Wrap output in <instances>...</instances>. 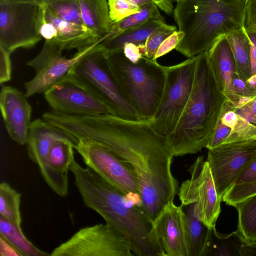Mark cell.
Here are the masks:
<instances>
[{
  "label": "cell",
  "mask_w": 256,
  "mask_h": 256,
  "mask_svg": "<svg viewBox=\"0 0 256 256\" xmlns=\"http://www.w3.org/2000/svg\"><path fill=\"white\" fill-rule=\"evenodd\" d=\"M78 0L84 25L99 38L100 42L112 25L107 0Z\"/></svg>",
  "instance_id": "cell-22"
},
{
  "label": "cell",
  "mask_w": 256,
  "mask_h": 256,
  "mask_svg": "<svg viewBox=\"0 0 256 256\" xmlns=\"http://www.w3.org/2000/svg\"><path fill=\"white\" fill-rule=\"evenodd\" d=\"M26 94L10 86H2L0 108L8 136L20 145L26 144L32 123V106Z\"/></svg>",
  "instance_id": "cell-14"
},
{
  "label": "cell",
  "mask_w": 256,
  "mask_h": 256,
  "mask_svg": "<svg viewBox=\"0 0 256 256\" xmlns=\"http://www.w3.org/2000/svg\"><path fill=\"white\" fill-rule=\"evenodd\" d=\"M184 36V33L180 30L174 31L167 37L158 48L154 58L156 60L176 49Z\"/></svg>",
  "instance_id": "cell-34"
},
{
  "label": "cell",
  "mask_w": 256,
  "mask_h": 256,
  "mask_svg": "<svg viewBox=\"0 0 256 256\" xmlns=\"http://www.w3.org/2000/svg\"><path fill=\"white\" fill-rule=\"evenodd\" d=\"M70 131L78 139L97 142L126 163L136 173L141 208L152 221L178 192L172 171L173 156L166 137L152 120H133L112 114L76 116Z\"/></svg>",
  "instance_id": "cell-1"
},
{
  "label": "cell",
  "mask_w": 256,
  "mask_h": 256,
  "mask_svg": "<svg viewBox=\"0 0 256 256\" xmlns=\"http://www.w3.org/2000/svg\"><path fill=\"white\" fill-rule=\"evenodd\" d=\"M10 54L0 48V83L6 82L9 81L11 78V61Z\"/></svg>",
  "instance_id": "cell-39"
},
{
  "label": "cell",
  "mask_w": 256,
  "mask_h": 256,
  "mask_svg": "<svg viewBox=\"0 0 256 256\" xmlns=\"http://www.w3.org/2000/svg\"><path fill=\"white\" fill-rule=\"evenodd\" d=\"M44 6L45 18L58 30V36L54 41L63 50L74 48L80 50L94 44L100 43L99 38L86 26L62 20Z\"/></svg>",
  "instance_id": "cell-19"
},
{
  "label": "cell",
  "mask_w": 256,
  "mask_h": 256,
  "mask_svg": "<svg viewBox=\"0 0 256 256\" xmlns=\"http://www.w3.org/2000/svg\"><path fill=\"white\" fill-rule=\"evenodd\" d=\"M150 19L164 20L156 4H144L140 6L139 12L132 14L118 22L112 23L109 32L102 38L100 42L127 30L138 26Z\"/></svg>",
  "instance_id": "cell-28"
},
{
  "label": "cell",
  "mask_w": 256,
  "mask_h": 256,
  "mask_svg": "<svg viewBox=\"0 0 256 256\" xmlns=\"http://www.w3.org/2000/svg\"><path fill=\"white\" fill-rule=\"evenodd\" d=\"M236 109L248 120L256 125V94L243 99Z\"/></svg>",
  "instance_id": "cell-36"
},
{
  "label": "cell",
  "mask_w": 256,
  "mask_h": 256,
  "mask_svg": "<svg viewBox=\"0 0 256 256\" xmlns=\"http://www.w3.org/2000/svg\"><path fill=\"white\" fill-rule=\"evenodd\" d=\"M108 2L112 23L118 22L140 10V6L131 0H108Z\"/></svg>",
  "instance_id": "cell-31"
},
{
  "label": "cell",
  "mask_w": 256,
  "mask_h": 256,
  "mask_svg": "<svg viewBox=\"0 0 256 256\" xmlns=\"http://www.w3.org/2000/svg\"><path fill=\"white\" fill-rule=\"evenodd\" d=\"M174 32L172 30H162L150 36L143 46L144 56L154 60L155 54L162 43Z\"/></svg>",
  "instance_id": "cell-33"
},
{
  "label": "cell",
  "mask_w": 256,
  "mask_h": 256,
  "mask_svg": "<svg viewBox=\"0 0 256 256\" xmlns=\"http://www.w3.org/2000/svg\"><path fill=\"white\" fill-rule=\"evenodd\" d=\"M240 256H256V242H248L242 239L240 248Z\"/></svg>",
  "instance_id": "cell-43"
},
{
  "label": "cell",
  "mask_w": 256,
  "mask_h": 256,
  "mask_svg": "<svg viewBox=\"0 0 256 256\" xmlns=\"http://www.w3.org/2000/svg\"><path fill=\"white\" fill-rule=\"evenodd\" d=\"M98 43L78 50L71 58H68L60 55L48 61L36 72L33 78L24 83L25 94L26 97L44 94L66 76L72 66Z\"/></svg>",
  "instance_id": "cell-17"
},
{
  "label": "cell",
  "mask_w": 256,
  "mask_h": 256,
  "mask_svg": "<svg viewBox=\"0 0 256 256\" xmlns=\"http://www.w3.org/2000/svg\"><path fill=\"white\" fill-rule=\"evenodd\" d=\"M244 2H245L247 0H242Z\"/></svg>",
  "instance_id": "cell-47"
},
{
  "label": "cell",
  "mask_w": 256,
  "mask_h": 256,
  "mask_svg": "<svg viewBox=\"0 0 256 256\" xmlns=\"http://www.w3.org/2000/svg\"><path fill=\"white\" fill-rule=\"evenodd\" d=\"M153 228L164 256H187L182 206L168 202L153 221Z\"/></svg>",
  "instance_id": "cell-16"
},
{
  "label": "cell",
  "mask_w": 256,
  "mask_h": 256,
  "mask_svg": "<svg viewBox=\"0 0 256 256\" xmlns=\"http://www.w3.org/2000/svg\"><path fill=\"white\" fill-rule=\"evenodd\" d=\"M174 26L168 25L164 20L150 19L144 23L127 30L122 32L100 43L108 52L123 49L127 43L144 44L152 34L165 30H176Z\"/></svg>",
  "instance_id": "cell-20"
},
{
  "label": "cell",
  "mask_w": 256,
  "mask_h": 256,
  "mask_svg": "<svg viewBox=\"0 0 256 256\" xmlns=\"http://www.w3.org/2000/svg\"><path fill=\"white\" fill-rule=\"evenodd\" d=\"M242 0H182L174 10L184 36L176 50L192 58L207 52L220 36L244 28Z\"/></svg>",
  "instance_id": "cell-4"
},
{
  "label": "cell",
  "mask_w": 256,
  "mask_h": 256,
  "mask_svg": "<svg viewBox=\"0 0 256 256\" xmlns=\"http://www.w3.org/2000/svg\"><path fill=\"white\" fill-rule=\"evenodd\" d=\"M256 182V156L239 172L234 185L248 184Z\"/></svg>",
  "instance_id": "cell-35"
},
{
  "label": "cell",
  "mask_w": 256,
  "mask_h": 256,
  "mask_svg": "<svg viewBox=\"0 0 256 256\" xmlns=\"http://www.w3.org/2000/svg\"><path fill=\"white\" fill-rule=\"evenodd\" d=\"M106 62L124 100L141 119L152 120L162 94L166 66L144 56L132 62L125 56L123 49L108 52Z\"/></svg>",
  "instance_id": "cell-5"
},
{
  "label": "cell",
  "mask_w": 256,
  "mask_h": 256,
  "mask_svg": "<svg viewBox=\"0 0 256 256\" xmlns=\"http://www.w3.org/2000/svg\"><path fill=\"white\" fill-rule=\"evenodd\" d=\"M256 156V139L225 144L208 150L206 161L222 201L239 172Z\"/></svg>",
  "instance_id": "cell-13"
},
{
  "label": "cell",
  "mask_w": 256,
  "mask_h": 256,
  "mask_svg": "<svg viewBox=\"0 0 256 256\" xmlns=\"http://www.w3.org/2000/svg\"><path fill=\"white\" fill-rule=\"evenodd\" d=\"M196 56L166 66L162 94L152 120L156 130L166 137L175 128L190 94L195 75Z\"/></svg>",
  "instance_id": "cell-8"
},
{
  "label": "cell",
  "mask_w": 256,
  "mask_h": 256,
  "mask_svg": "<svg viewBox=\"0 0 256 256\" xmlns=\"http://www.w3.org/2000/svg\"><path fill=\"white\" fill-rule=\"evenodd\" d=\"M44 94L52 111L58 113L74 116L112 114L70 70Z\"/></svg>",
  "instance_id": "cell-12"
},
{
  "label": "cell",
  "mask_w": 256,
  "mask_h": 256,
  "mask_svg": "<svg viewBox=\"0 0 256 256\" xmlns=\"http://www.w3.org/2000/svg\"><path fill=\"white\" fill-rule=\"evenodd\" d=\"M39 33L46 40H56L58 36V32L56 26L45 18L44 6L40 21Z\"/></svg>",
  "instance_id": "cell-38"
},
{
  "label": "cell",
  "mask_w": 256,
  "mask_h": 256,
  "mask_svg": "<svg viewBox=\"0 0 256 256\" xmlns=\"http://www.w3.org/2000/svg\"><path fill=\"white\" fill-rule=\"evenodd\" d=\"M254 194H256V182L248 184L234 185L224 194L222 201L228 206H234Z\"/></svg>",
  "instance_id": "cell-32"
},
{
  "label": "cell",
  "mask_w": 256,
  "mask_h": 256,
  "mask_svg": "<svg viewBox=\"0 0 256 256\" xmlns=\"http://www.w3.org/2000/svg\"><path fill=\"white\" fill-rule=\"evenodd\" d=\"M42 4L58 18L82 26L84 25L78 0H40Z\"/></svg>",
  "instance_id": "cell-30"
},
{
  "label": "cell",
  "mask_w": 256,
  "mask_h": 256,
  "mask_svg": "<svg viewBox=\"0 0 256 256\" xmlns=\"http://www.w3.org/2000/svg\"><path fill=\"white\" fill-rule=\"evenodd\" d=\"M142 45H137L133 43L126 44L123 48L125 56L132 62H138L144 56Z\"/></svg>",
  "instance_id": "cell-40"
},
{
  "label": "cell",
  "mask_w": 256,
  "mask_h": 256,
  "mask_svg": "<svg viewBox=\"0 0 256 256\" xmlns=\"http://www.w3.org/2000/svg\"><path fill=\"white\" fill-rule=\"evenodd\" d=\"M0 256H20L19 252L4 238L0 236Z\"/></svg>",
  "instance_id": "cell-44"
},
{
  "label": "cell",
  "mask_w": 256,
  "mask_h": 256,
  "mask_svg": "<svg viewBox=\"0 0 256 256\" xmlns=\"http://www.w3.org/2000/svg\"><path fill=\"white\" fill-rule=\"evenodd\" d=\"M220 120L231 129L230 142L256 139V125L245 118L229 102L225 106Z\"/></svg>",
  "instance_id": "cell-23"
},
{
  "label": "cell",
  "mask_w": 256,
  "mask_h": 256,
  "mask_svg": "<svg viewBox=\"0 0 256 256\" xmlns=\"http://www.w3.org/2000/svg\"><path fill=\"white\" fill-rule=\"evenodd\" d=\"M234 207L238 212V234L246 242H256V194L239 202Z\"/></svg>",
  "instance_id": "cell-27"
},
{
  "label": "cell",
  "mask_w": 256,
  "mask_h": 256,
  "mask_svg": "<svg viewBox=\"0 0 256 256\" xmlns=\"http://www.w3.org/2000/svg\"><path fill=\"white\" fill-rule=\"evenodd\" d=\"M188 170L190 178L182 184L178 194L180 205L194 204L201 220L210 228L216 227L222 200L218 196L208 164L203 156H200Z\"/></svg>",
  "instance_id": "cell-11"
},
{
  "label": "cell",
  "mask_w": 256,
  "mask_h": 256,
  "mask_svg": "<svg viewBox=\"0 0 256 256\" xmlns=\"http://www.w3.org/2000/svg\"><path fill=\"white\" fill-rule=\"evenodd\" d=\"M244 28L246 31L256 30V0L244 2Z\"/></svg>",
  "instance_id": "cell-37"
},
{
  "label": "cell",
  "mask_w": 256,
  "mask_h": 256,
  "mask_svg": "<svg viewBox=\"0 0 256 256\" xmlns=\"http://www.w3.org/2000/svg\"><path fill=\"white\" fill-rule=\"evenodd\" d=\"M207 54L218 87L228 100L230 82L236 72L233 54L226 36L218 38L207 51Z\"/></svg>",
  "instance_id": "cell-18"
},
{
  "label": "cell",
  "mask_w": 256,
  "mask_h": 256,
  "mask_svg": "<svg viewBox=\"0 0 256 256\" xmlns=\"http://www.w3.org/2000/svg\"><path fill=\"white\" fill-rule=\"evenodd\" d=\"M226 36L233 54L236 72L240 76L248 80L252 76L248 36L244 28Z\"/></svg>",
  "instance_id": "cell-24"
},
{
  "label": "cell",
  "mask_w": 256,
  "mask_h": 256,
  "mask_svg": "<svg viewBox=\"0 0 256 256\" xmlns=\"http://www.w3.org/2000/svg\"><path fill=\"white\" fill-rule=\"evenodd\" d=\"M43 10L40 0H0V48L10 54L38 44Z\"/></svg>",
  "instance_id": "cell-7"
},
{
  "label": "cell",
  "mask_w": 256,
  "mask_h": 256,
  "mask_svg": "<svg viewBox=\"0 0 256 256\" xmlns=\"http://www.w3.org/2000/svg\"><path fill=\"white\" fill-rule=\"evenodd\" d=\"M107 53L98 43L70 71L112 114L125 118L142 120L120 93L107 64Z\"/></svg>",
  "instance_id": "cell-6"
},
{
  "label": "cell",
  "mask_w": 256,
  "mask_h": 256,
  "mask_svg": "<svg viewBox=\"0 0 256 256\" xmlns=\"http://www.w3.org/2000/svg\"><path fill=\"white\" fill-rule=\"evenodd\" d=\"M182 0H175V1H176L177 2H180Z\"/></svg>",
  "instance_id": "cell-46"
},
{
  "label": "cell",
  "mask_w": 256,
  "mask_h": 256,
  "mask_svg": "<svg viewBox=\"0 0 256 256\" xmlns=\"http://www.w3.org/2000/svg\"><path fill=\"white\" fill-rule=\"evenodd\" d=\"M228 102L220 91L207 52L196 56L195 75L188 100L173 132L166 137L174 156L196 154L206 148Z\"/></svg>",
  "instance_id": "cell-3"
},
{
  "label": "cell",
  "mask_w": 256,
  "mask_h": 256,
  "mask_svg": "<svg viewBox=\"0 0 256 256\" xmlns=\"http://www.w3.org/2000/svg\"><path fill=\"white\" fill-rule=\"evenodd\" d=\"M74 149L89 167L112 184L141 208L136 175L126 163L100 144L80 139Z\"/></svg>",
  "instance_id": "cell-10"
},
{
  "label": "cell",
  "mask_w": 256,
  "mask_h": 256,
  "mask_svg": "<svg viewBox=\"0 0 256 256\" xmlns=\"http://www.w3.org/2000/svg\"><path fill=\"white\" fill-rule=\"evenodd\" d=\"M51 256H132L128 238L118 230L106 224L80 229L56 248Z\"/></svg>",
  "instance_id": "cell-9"
},
{
  "label": "cell",
  "mask_w": 256,
  "mask_h": 256,
  "mask_svg": "<svg viewBox=\"0 0 256 256\" xmlns=\"http://www.w3.org/2000/svg\"><path fill=\"white\" fill-rule=\"evenodd\" d=\"M70 170L84 204L128 238L133 254L164 256L152 221L134 201L95 171L82 167L75 160Z\"/></svg>",
  "instance_id": "cell-2"
},
{
  "label": "cell",
  "mask_w": 256,
  "mask_h": 256,
  "mask_svg": "<svg viewBox=\"0 0 256 256\" xmlns=\"http://www.w3.org/2000/svg\"><path fill=\"white\" fill-rule=\"evenodd\" d=\"M135 4L140 7L141 6L148 3L156 4L158 8L168 14H170L173 10L174 6L172 0H131Z\"/></svg>",
  "instance_id": "cell-41"
},
{
  "label": "cell",
  "mask_w": 256,
  "mask_h": 256,
  "mask_svg": "<svg viewBox=\"0 0 256 256\" xmlns=\"http://www.w3.org/2000/svg\"><path fill=\"white\" fill-rule=\"evenodd\" d=\"M0 236L10 244L20 256H50L36 247L24 234L22 228L0 216Z\"/></svg>",
  "instance_id": "cell-26"
},
{
  "label": "cell",
  "mask_w": 256,
  "mask_h": 256,
  "mask_svg": "<svg viewBox=\"0 0 256 256\" xmlns=\"http://www.w3.org/2000/svg\"><path fill=\"white\" fill-rule=\"evenodd\" d=\"M245 32L250 40L251 72L253 75L256 74V30Z\"/></svg>",
  "instance_id": "cell-42"
},
{
  "label": "cell",
  "mask_w": 256,
  "mask_h": 256,
  "mask_svg": "<svg viewBox=\"0 0 256 256\" xmlns=\"http://www.w3.org/2000/svg\"><path fill=\"white\" fill-rule=\"evenodd\" d=\"M246 82L250 89L256 93V74L252 75L249 78L246 80Z\"/></svg>",
  "instance_id": "cell-45"
},
{
  "label": "cell",
  "mask_w": 256,
  "mask_h": 256,
  "mask_svg": "<svg viewBox=\"0 0 256 256\" xmlns=\"http://www.w3.org/2000/svg\"><path fill=\"white\" fill-rule=\"evenodd\" d=\"M180 206L184 214L187 256H204L210 228L200 218L194 204Z\"/></svg>",
  "instance_id": "cell-21"
},
{
  "label": "cell",
  "mask_w": 256,
  "mask_h": 256,
  "mask_svg": "<svg viewBox=\"0 0 256 256\" xmlns=\"http://www.w3.org/2000/svg\"><path fill=\"white\" fill-rule=\"evenodd\" d=\"M242 238L237 230L230 234L218 233L210 228L204 256H240Z\"/></svg>",
  "instance_id": "cell-25"
},
{
  "label": "cell",
  "mask_w": 256,
  "mask_h": 256,
  "mask_svg": "<svg viewBox=\"0 0 256 256\" xmlns=\"http://www.w3.org/2000/svg\"><path fill=\"white\" fill-rule=\"evenodd\" d=\"M59 139L69 140L75 146L78 142L70 132L44 118H37L32 121L26 144L28 155L38 165L44 180L50 188L52 187V180L47 166L46 158L51 146Z\"/></svg>",
  "instance_id": "cell-15"
},
{
  "label": "cell",
  "mask_w": 256,
  "mask_h": 256,
  "mask_svg": "<svg viewBox=\"0 0 256 256\" xmlns=\"http://www.w3.org/2000/svg\"><path fill=\"white\" fill-rule=\"evenodd\" d=\"M20 194L6 182L0 184V216L21 228Z\"/></svg>",
  "instance_id": "cell-29"
}]
</instances>
